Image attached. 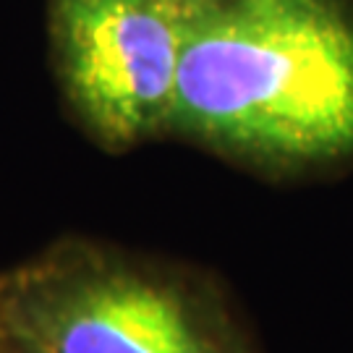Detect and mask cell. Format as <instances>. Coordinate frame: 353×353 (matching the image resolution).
I'll use <instances>...</instances> for the list:
<instances>
[{
  "instance_id": "obj_1",
  "label": "cell",
  "mask_w": 353,
  "mask_h": 353,
  "mask_svg": "<svg viewBox=\"0 0 353 353\" xmlns=\"http://www.w3.org/2000/svg\"><path fill=\"white\" fill-rule=\"evenodd\" d=\"M168 134L275 173L353 154V0H196Z\"/></svg>"
},
{
  "instance_id": "obj_2",
  "label": "cell",
  "mask_w": 353,
  "mask_h": 353,
  "mask_svg": "<svg viewBox=\"0 0 353 353\" xmlns=\"http://www.w3.org/2000/svg\"><path fill=\"white\" fill-rule=\"evenodd\" d=\"M0 325L6 353H254L210 283L79 239L0 272Z\"/></svg>"
},
{
  "instance_id": "obj_3",
  "label": "cell",
  "mask_w": 353,
  "mask_h": 353,
  "mask_svg": "<svg viewBox=\"0 0 353 353\" xmlns=\"http://www.w3.org/2000/svg\"><path fill=\"white\" fill-rule=\"evenodd\" d=\"M194 8L196 0H48L61 89L102 150L168 134Z\"/></svg>"
},
{
  "instance_id": "obj_4",
  "label": "cell",
  "mask_w": 353,
  "mask_h": 353,
  "mask_svg": "<svg viewBox=\"0 0 353 353\" xmlns=\"http://www.w3.org/2000/svg\"><path fill=\"white\" fill-rule=\"evenodd\" d=\"M0 353H6V338H3V325H0Z\"/></svg>"
}]
</instances>
